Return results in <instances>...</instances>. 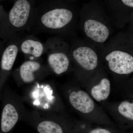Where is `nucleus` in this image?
Returning <instances> with one entry per match:
<instances>
[{"mask_svg":"<svg viewBox=\"0 0 133 133\" xmlns=\"http://www.w3.org/2000/svg\"><path fill=\"white\" fill-rule=\"evenodd\" d=\"M79 18L78 26L87 42L102 48L109 40L114 28L104 3L99 0H91L83 5Z\"/></svg>","mask_w":133,"mask_h":133,"instance_id":"obj_1","label":"nucleus"},{"mask_svg":"<svg viewBox=\"0 0 133 133\" xmlns=\"http://www.w3.org/2000/svg\"><path fill=\"white\" fill-rule=\"evenodd\" d=\"M78 17L79 14L71 7L52 8L41 15L32 17L29 30L69 36L75 31Z\"/></svg>","mask_w":133,"mask_h":133,"instance_id":"obj_2","label":"nucleus"},{"mask_svg":"<svg viewBox=\"0 0 133 133\" xmlns=\"http://www.w3.org/2000/svg\"><path fill=\"white\" fill-rule=\"evenodd\" d=\"M132 36L119 33L101 48L109 70L115 74L128 75L133 72Z\"/></svg>","mask_w":133,"mask_h":133,"instance_id":"obj_3","label":"nucleus"},{"mask_svg":"<svg viewBox=\"0 0 133 133\" xmlns=\"http://www.w3.org/2000/svg\"><path fill=\"white\" fill-rule=\"evenodd\" d=\"M60 37L49 40L45 44V51L49 52L48 62L56 74H61L67 71L70 61L67 53L70 51V46Z\"/></svg>","mask_w":133,"mask_h":133,"instance_id":"obj_4","label":"nucleus"},{"mask_svg":"<svg viewBox=\"0 0 133 133\" xmlns=\"http://www.w3.org/2000/svg\"><path fill=\"white\" fill-rule=\"evenodd\" d=\"M104 5L114 27L123 28L133 19V0H105Z\"/></svg>","mask_w":133,"mask_h":133,"instance_id":"obj_5","label":"nucleus"},{"mask_svg":"<svg viewBox=\"0 0 133 133\" xmlns=\"http://www.w3.org/2000/svg\"><path fill=\"white\" fill-rule=\"evenodd\" d=\"M96 47L87 41H77L70 46V52L75 62L81 68L88 71L96 69L98 56Z\"/></svg>","mask_w":133,"mask_h":133,"instance_id":"obj_6","label":"nucleus"},{"mask_svg":"<svg viewBox=\"0 0 133 133\" xmlns=\"http://www.w3.org/2000/svg\"><path fill=\"white\" fill-rule=\"evenodd\" d=\"M31 5L27 0H17L9 14L8 21L12 33L29 29L31 22Z\"/></svg>","mask_w":133,"mask_h":133,"instance_id":"obj_7","label":"nucleus"},{"mask_svg":"<svg viewBox=\"0 0 133 133\" xmlns=\"http://www.w3.org/2000/svg\"><path fill=\"white\" fill-rule=\"evenodd\" d=\"M69 99L71 105L76 110L83 113H89L94 109L93 100L84 91L72 92L70 94Z\"/></svg>","mask_w":133,"mask_h":133,"instance_id":"obj_8","label":"nucleus"},{"mask_svg":"<svg viewBox=\"0 0 133 133\" xmlns=\"http://www.w3.org/2000/svg\"><path fill=\"white\" fill-rule=\"evenodd\" d=\"M14 36L12 38V43L6 48L3 54L1 65L2 69L9 71L12 69L19 50L20 42L17 41Z\"/></svg>","mask_w":133,"mask_h":133,"instance_id":"obj_9","label":"nucleus"},{"mask_svg":"<svg viewBox=\"0 0 133 133\" xmlns=\"http://www.w3.org/2000/svg\"><path fill=\"white\" fill-rule=\"evenodd\" d=\"M19 49L25 55L40 57L45 51V47L39 40L31 37L24 38L20 42Z\"/></svg>","mask_w":133,"mask_h":133,"instance_id":"obj_10","label":"nucleus"},{"mask_svg":"<svg viewBox=\"0 0 133 133\" xmlns=\"http://www.w3.org/2000/svg\"><path fill=\"white\" fill-rule=\"evenodd\" d=\"M19 119V115L14 107L7 104L3 110L1 121V129L3 132H10L14 128Z\"/></svg>","mask_w":133,"mask_h":133,"instance_id":"obj_11","label":"nucleus"},{"mask_svg":"<svg viewBox=\"0 0 133 133\" xmlns=\"http://www.w3.org/2000/svg\"><path fill=\"white\" fill-rule=\"evenodd\" d=\"M41 67V64L36 61L28 60L20 66L19 74L22 80L24 83H30L35 79L34 73Z\"/></svg>","mask_w":133,"mask_h":133,"instance_id":"obj_12","label":"nucleus"},{"mask_svg":"<svg viewBox=\"0 0 133 133\" xmlns=\"http://www.w3.org/2000/svg\"><path fill=\"white\" fill-rule=\"evenodd\" d=\"M111 91V83L107 78H103L99 84L94 86L91 90L92 97L98 102L108 98Z\"/></svg>","mask_w":133,"mask_h":133,"instance_id":"obj_13","label":"nucleus"},{"mask_svg":"<svg viewBox=\"0 0 133 133\" xmlns=\"http://www.w3.org/2000/svg\"><path fill=\"white\" fill-rule=\"evenodd\" d=\"M37 129L38 133H64L61 125L56 122L48 120L39 122Z\"/></svg>","mask_w":133,"mask_h":133,"instance_id":"obj_14","label":"nucleus"},{"mask_svg":"<svg viewBox=\"0 0 133 133\" xmlns=\"http://www.w3.org/2000/svg\"><path fill=\"white\" fill-rule=\"evenodd\" d=\"M120 114L126 118L133 120V104L128 101L121 102L118 107Z\"/></svg>","mask_w":133,"mask_h":133,"instance_id":"obj_15","label":"nucleus"},{"mask_svg":"<svg viewBox=\"0 0 133 133\" xmlns=\"http://www.w3.org/2000/svg\"><path fill=\"white\" fill-rule=\"evenodd\" d=\"M88 133H112L110 130L105 128H97L92 129Z\"/></svg>","mask_w":133,"mask_h":133,"instance_id":"obj_16","label":"nucleus"},{"mask_svg":"<svg viewBox=\"0 0 133 133\" xmlns=\"http://www.w3.org/2000/svg\"><path fill=\"white\" fill-rule=\"evenodd\" d=\"M69 1H71V2H74V1H77V0H69Z\"/></svg>","mask_w":133,"mask_h":133,"instance_id":"obj_17","label":"nucleus"}]
</instances>
